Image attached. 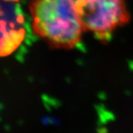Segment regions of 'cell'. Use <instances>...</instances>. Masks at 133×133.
Masks as SVG:
<instances>
[{"label": "cell", "instance_id": "cell-1", "mask_svg": "<svg viewBox=\"0 0 133 133\" xmlns=\"http://www.w3.org/2000/svg\"><path fill=\"white\" fill-rule=\"evenodd\" d=\"M33 33L50 48L72 50L85 30L72 0H30Z\"/></svg>", "mask_w": 133, "mask_h": 133}, {"label": "cell", "instance_id": "cell-2", "mask_svg": "<svg viewBox=\"0 0 133 133\" xmlns=\"http://www.w3.org/2000/svg\"><path fill=\"white\" fill-rule=\"evenodd\" d=\"M85 31L108 42L115 31L130 21L125 0H72Z\"/></svg>", "mask_w": 133, "mask_h": 133}, {"label": "cell", "instance_id": "cell-3", "mask_svg": "<svg viewBox=\"0 0 133 133\" xmlns=\"http://www.w3.org/2000/svg\"><path fill=\"white\" fill-rule=\"evenodd\" d=\"M24 37V17L19 0H0V56L14 52Z\"/></svg>", "mask_w": 133, "mask_h": 133}]
</instances>
